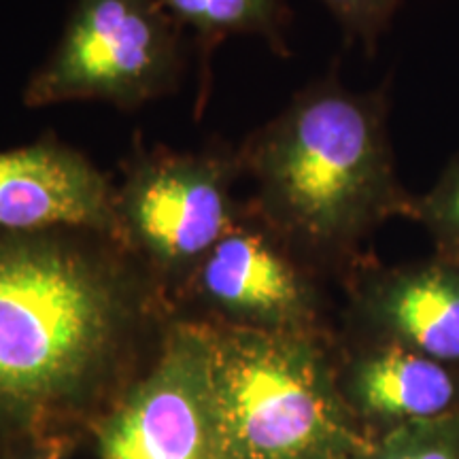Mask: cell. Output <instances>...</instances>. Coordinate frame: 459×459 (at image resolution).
Here are the masks:
<instances>
[{
    "instance_id": "6da1fadb",
    "label": "cell",
    "mask_w": 459,
    "mask_h": 459,
    "mask_svg": "<svg viewBox=\"0 0 459 459\" xmlns=\"http://www.w3.org/2000/svg\"><path fill=\"white\" fill-rule=\"evenodd\" d=\"M389 105L387 82L353 91L332 66L237 145L243 179L254 183L247 203L313 271L353 273L387 221L415 220Z\"/></svg>"
},
{
    "instance_id": "7a4b0ae2",
    "label": "cell",
    "mask_w": 459,
    "mask_h": 459,
    "mask_svg": "<svg viewBox=\"0 0 459 459\" xmlns=\"http://www.w3.org/2000/svg\"><path fill=\"white\" fill-rule=\"evenodd\" d=\"M145 273L99 230H0V421L30 415L105 368Z\"/></svg>"
},
{
    "instance_id": "3957f363",
    "label": "cell",
    "mask_w": 459,
    "mask_h": 459,
    "mask_svg": "<svg viewBox=\"0 0 459 459\" xmlns=\"http://www.w3.org/2000/svg\"><path fill=\"white\" fill-rule=\"evenodd\" d=\"M204 330L223 449L237 459H349L361 449L317 336Z\"/></svg>"
},
{
    "instance_id": "277c9868",
    "label": "cell",
    "mask_w": 459,
    "mask_h": 459,
    "mask_svg": "<svg viewBox=\"0 0 459 459\" xmlns=\"http://www.w3.org/2000/svg\"><path fill=\"white\" fill-rule=\"evenodd\" d=\"M187 39L160 0H74L54 49L26 79L22 105L139 111L179 90Z\"/></svg>"
},
{
    "instance_id": "5b68a950",
    "label": "cell",
    "mask_w": 459,
    "mask_h": 459,
    "mask_svg": "<svg viewBox=\"0 0 459 459\" xmlns=\"http://www.w3.org/2000/svg\"><path fill=\"white\" fill-rule=\"evenodd\" d=\"M119 170L117 240L149 273L189 281L243 206L234 194L243 179L237 147L215 141L175 152L136 136Z\"/></svg>"
},
{
    "instance_id": "8992f818",
    "label": "cell",
    "mask_w": 459,
    "mask_h": 459,
    "mask_svg": "<svg viewBox=\"0 0 459 459\" xmlns=\"http://www.w3.org/2000/svg\"><path fill=\"white\" fill-rule=\"evenodd\" d=\"M221 446L203 324L175 325L149 375L108 423L105 459H215Z\"/></svg>"
},
{
    "instance_id": "52a82bcc",
    "label": "cell",
    "mask_w": 459,
    "mask_h": 459,
    "mask_svg": "<svg viewBox=\"0 0 459 459\" xmlns=\"http://www.w3.org/2000/svg\"><path fill=\"white\" fill-rule=\"evenodd\" d=\"M302 262L243 200L237 221L200 262L192 283L232 328L315 334L317 290Z\"/></svg>"
},
{
    "instance_id": "ba28073f",
    "label": "cell",
    "mask_w": 459,
    "mask_h": 459,
    "mask_svg": "<svg viewBox=\"0 0 459 459\" xmlns=\"http://www.w3.org/2000/svg\"><path fill=\"white\" fill-rule=\"evenodd\" d=\"M90 228L117 238L115 181L56 132L0 152V230Z\"/></svg>"
},
{
    "instance_id": "9c48e42d",
    "label": "cell",
    "mask_w": 459,
    "mask_h": 459,
    "mask_svg": "<svg viewBox=\"0 0 459 459\" xmlns=\"http://www.w3.org/2000/svg\"><path fill=\"white\" fill-rule=\"evenodd\" d=\"M355 271V313L368 325L372 344H398L459 368V260L434 254L377 266L364 257Z\"/></svg>"
},
{
    "instance_id": "30bf717a",
    "label": "cell",
    "mask_w": 459,
    "mask_h": 459,
    "mask_svg": "<svg viewBox=\"0 0 459 459\" xmlns=\"http://www.w3.org/2000/svg\"><path fill=\"white\" fill-rule=\"evenodd\" d=\"M344 389L366 415L394 426L459 409V368L398 344H368L344 370Z\"/></svg>"
},
{
    "instance_id": "8fae6325",
    "label": "cell",
    "mask_w": 459,
    "mask_h": 459,
    "mask_svg": "<svg viewBox=\"0 0 459 459\" xmlns=\"http://www.w3.org/2000/svg\"><path fill=\"white\" fill-rule=\"evenodd\" d=\"M164 9L192 37L200 62L196 117L211 88V60L232 37L262 39L279 57H290V7L285 0H160Z\"/></svg>"
},
{
    "instance_id": "7c38bea8",
    "label": "cell",
    "mask_w": 459,
    "mask_h": 459,
    "mask_svg": "<svg viewBox=\"0 0 459 459\" xmlns=\"http://www.w3.org/2000/svg\"><path fill=\"white\" fill-rule=\"evenodd\" d=\"M349 459H459V409L443 417L394 426Z\"/></svg>"
},
{
    "instance_id": "4fadbf2b",
    "label": "cell",
    "mask_w": 459,
    "mask_h": 459,
    "mask_svg": "<svg viewBox=\"0 0 459 459\" xmlns=\"http://www.w3.org/2000/svg\"><path fill=\"white\" fill-rule=\"evenodd\" d=\"M434 240V254L459 260V152L426 194L415 198V220Z\"/></svg>"
},
{
    "instance_id": "5bb4252c",
    "label": "cell",
    "mask_w": 459,
    "mask_h": 459,
    "mask_svg": "<svg viewBox=\"0 0 459 459\" xmlns=\"http://www.w3.org/2000/svg\"><path fill=\"white\" fill-rule=\"evenodd\" d=\"M341 28L349 48L359 45L372 56L392 26L402 0H319Z\"/></svg>"
},
{
    "instance_id": "9a60e30c",
    "label": "cell",
    "mask_w": 459,
    "mask_h": 459,
    "mask_svg": "<svg viewBox=\"0 0 459 459\" xmlns=\"http://www.w3.org/2000/svg\"><path fill=\"white\" fill-rule=\"evenodd\" d=\"M34 459H43V457H34Z\"/></svg>"
}]
</instances>
